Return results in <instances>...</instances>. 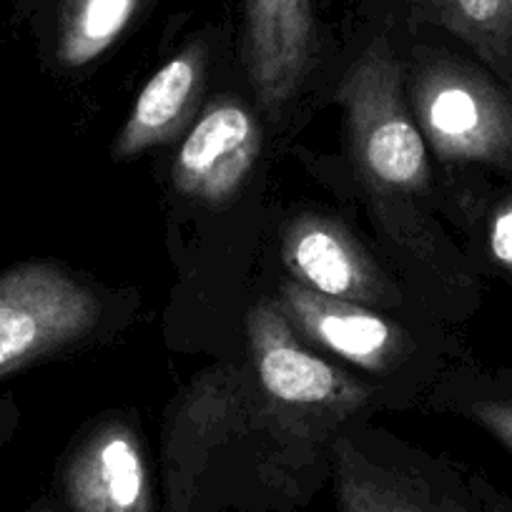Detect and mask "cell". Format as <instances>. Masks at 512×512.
Instances as JSON below:
<instances>
[{
  "instance_id": "1",
  "label": "cell",
  "mask_w": 512,
  "mask_h": 512,
  "mask_svg": "<svg viewBox=\"0 0 512 512\" xmlns=\"http://www.w3.org/2000/svg\"><path fill=\"white\" fill-rule=\"evenodd\" d=\"M402 63L390 38L364 46L339 83L359 174L379 194L410 196L430 181L427 144L402 91Z\"/></svg>"
},
{
  "instance_id": "2",
  "label": "cell",
  "mask_w": 512,
  "mask_h": 512,
  "mask_svg": "<svg viewBox=\"0 0 512 512\" xmlns=\"http://www.w3.org/2000/svg\"><path fill=\"white\" fill-rule=\"evenodd\" d=\"M410 106L442 161L512 171V93L487 68L430 53L410 76Z\"/></svg>"
},
{
  "instance_id": "3",
  "label": "cell",
  "mask_w": 512,
  "mask_h": 512,
  "mask_svg": "<svg viewBox=\"0 0 512 512\" xmlns=\"http://www.w3.org/2000/svg\"><path fill=\"white\" fill-rule=\"evenodd\" d=\"M101 322L91 289L53 262L0 272V379L86 339Z\"/></svg>"
},
{
  "instance_id": "4",
  "label": "cell",
  "mask_w": 512,
  "mask_h": 512,
  "mask_svg": "<svg viewBox=\"0 0 512 512\" xmlns=\"http://www.w3.org/2000/svg\"><path fill=\"white\" fill-rule=\"evenodd\" d=\"M256 379L277 417L342 420L362 410L369 390L309 352L279 304H256L246 319Z\"/></svg>"
},
{
  "instance_id": "5",
  "label": "cell",
  "mask_w": 512,
  "mask_h": 512,
  "mask_svg": "<svg viewBox=\"0 0 512 512\" xmlns=\"http://www.w3.org/2000/svg\"><path fill=\"white\" fill-rule=\"evenodd\" d=\"M262 149V128L244 103H211L176 154L171 179L179 194L219 206L234 199Z\"/></svg>"
},
{
  "instance_id": "6",
  "label": "cell",
  "mask_w": 512,
  "mask_h": 512,
  "mask_svg": "<svg viewBox=\"0 0 512 512\" xmlns=\"http://www.w3.org/2000/svg\"><path fill=\"white\" fill-rule=\"evenodd\" d=\"M61 495L71 512H156L154 480L134 430L108 422L66 460Z\"/></svg>"
},
{
  "instance_id": "7",
  "label": "cell",
  "mask_w": 512,
  "mask_h": 512,
  "mask_svg": "<svg viewBox=\"0 0 512 512\" xmlns=\"http://www.w3.org/2000/svg\"><path fill=\"white\" fill-rule=\"evenodd\" d=\"M282 262L294 282L354 304H395L397 292L364 246L337 221L302 216L284 231Z\"/></svg>"
},
{
  "instance_id": "8",
  "label": "cell",
  "mask_w": 512,
  "mask_h": 512,
  "mask_svg": "<svg viewBox=\"0 0 512 512\" xmlns=\"http://www.w3.org/2000/svg\"><path fill=\"white\" fill-rule=\"evenodd\" d=\"M317 43L312 0H244V63L267 111L302 88Z\"/></svg>"
},
{
  "instance_id": "9",
  "label": "cell",
  "mask_w": 512,
  "mask_h": 512,
  "mask_svg": "<svg viewBox=\"0 0 512 512\" xmlns=\"http://www.w3.org/2000/svg\"><path fill=\"white\" fill-rule=\"evenodd\" d=\"M277 304L304 337L369 372L392 367L407 352L405 332L362 304L324 297L297 282L284 284Z\"/></svg>"
},
{
  "instance_id": "10",
  "label": "cell",
  "mask_w": 512,
  "mask_h": 512,
  "mask_svg": "<svg viewBox=\"0 0 512 512\" xmlns=\"http://www.w3.org/2000/svg\"><path fill=\"white\" fill-rule=\"evenodd\" d=\"M334 492L339 512H490V507L432 485L417 472L390 467L352 440L334 445Z\"/></svg>"
},
{
  "instance_id": "11",
  "label": "cell",
  "mask_w": 512,
  "mask_h": 512,
  "mask_svg": "<svg viewBox=\"0 0 512 512\" xmlns=\"http://www.w3.org/2000/svg\"><path fill=\"white\" fill-rule=\"evenodd\" d=\"M204 61V43H191L149 78L118 131L113 159H134L179 134L199 98Z\"/></svg>"
},
{
  "instance_id": "12",
  "label": "cell",
  "mask_w": 512,
  "mask_h": 512,
  "mask_svg": "<svg viewBox=\"0 0 512 512\" xmlns=\"http://www.w3.org/2000/svg\"><path fill=\"white\" fill-rule=\"evenodd\" d=\"M412 21L430 23L465 43L512 93L510 0H410Z\"/></svg>"
},
{
  "instance_id": "13",
  "label": "cell",
  "mask_w": 512,
  "mask_h": 512,
  "mask_svg": "<svg viewBox=\"0 0 512 512\" xmlns=\"http://www.w3.org/2000/svg\"><path fill=\"white\" fill-rule=\"evenodd\" d=\"M146 0H58L56 58L66 68L96 61L123 36Z\"/></svg>"
},
{
  "instance_id": "14",
  "label": "cell",
  "mask_w": 512,
  "mask_h": 512,
  "mask_svg": "<svg viewBox=\"0 0 512 512\" xmlns=\"http://www.w3.org/2000/svg\"><path fill=\"white\" fill-rule=\"evenodd\" d=\"M467 415L512 452V372L502 377L500 390L472 397Z\"/></svg>"
},
{
  "instance_id": "15",
  "label": "cell",
  "mask_w": 512,
  "mask_h": 512,
  "mask_svg": "<svg viewBox=\"0 0 512 512\" xmlns=\"http://www.w3.org/2000/svg\"><path fill=\"white\" fill-rule=\"evenodd\" d=\"M487 249L497 267L512 277V191L495 206L487 221Z\"/></svg>"
},
{
  "instance_id": "16",
  "label": "cell",
  "mask_w": 512,
  "mask_h": 512,
  "mask_svg": "<svg viewBox=\"0 0 512 512\" xmlns=\"http://www.w3.org/2000/svg\"><path fill=\"white\" fill-rule=\"evenodd\" d=\"M13 425H16V410H13L11 402L3 400L0 402V450H3V445H6L8 437H11Z\"/></svg>"
},
{
  "instance_id": "17",
  "label": "cell",
  "mask_w": 512,
  "mask_h": 512,
  "mask_svg": "<svg viewBox=\"0 0 512 512\" xmlns=\"http://www.w3.org/2000/svg\"><path fill=\"white\" fill-rule=\"evenodd\" d=\"M23 512H61V510H56L51 502H36V505H31L28 510H23Z\"/></svg>"
},
{
  "instance_id": "18",
  "label": "cell",
  "mask_w": 512,
  "mask_h": 512,
  "mask_svg": "<svg viewBox=\"0 0 512 512\" xmlns=\"http://www.w3.org/2000/svg\"><path fill=\"white\" fill-rule=\"evenodd\" d=\"M510 6H512V0H510Z\"/></svg>"
}]
</instances>
